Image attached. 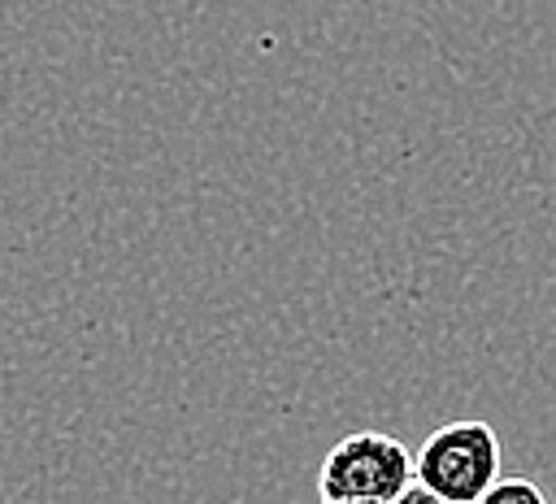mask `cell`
<instances>
[{"instance_id":"cell-1","label":"cell","mask_w":556,"mask_h":504,"mask_svg":"<svg viewBox=\"0 0 556 504\" xmlns=\"http://www.w3.org/2000/svg\"><path fill=\"white\" fill-rule=\"evenodd\" d=\"M417 482L443 504H482L500 482V439L486 421H443L413 452Z\"/></svg>"},{"instance_id":"cell-2","label":"cell","mask_w":556,"mask_h":504,"mask_svg":"<svg viewBox=\"0 0 556 504\" xmlns=\"http://www.w3.org/2000/svg\"><path fill=\"white\" fill-rule=\"evenodd\" d=\"M417 482L413 452L382 430H356L339 439L317 469L321 500H378L395 504Z\"/></svg>"},{"instance_id":"cell-3","label":"cell","mask_w":556,"mask_h":504,"mask_svg":"<svg viewBox=\"0 0 556 504\" xmlns=\"http://www.w3.org/2000/svg\"><path fill=\"white\" fill-rule=\"evenodd\" d=\"M482 504H547V495H543V487L534 478H500L482 495Z\"/></svg>"},{"instance_id":"cell-4","label":"cell","mask_w":556,"mask_h":504,"mask_svg":"<svg viewBox=\"0 0 556 504\" xmlns=\"http://www.w3.org/2000/svg\"><path fill=\"white\" fill-rule=\"evenodd\" d=\"M395 504H443V500H439L434 491H426L421 482H413V487H408V491H404V495H400Z\"/></svg>"},{"instance_id":"cell-5","label":"cell","mask_w":556,"mask_h":504,"mask_svg":"<svg viewBox=\"0 0 556 504\" xmlns=\"http://www.w3.org/2000/svg\"><path fill=\"white\" fill-rule=\"evenodd\" d=\"M321 504H378V500H321Z\"/></svg>"}]
</instances>
